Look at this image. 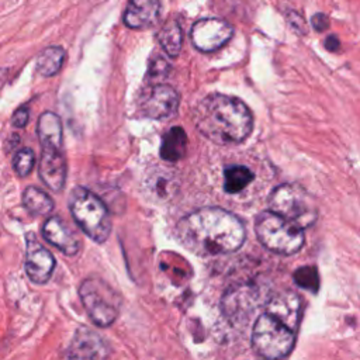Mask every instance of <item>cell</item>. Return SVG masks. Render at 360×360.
Returning <instances> with one entry per match:
<instances>
[{"label":"cell","instance_id":"obj_1","mask_svg":"<svg viewBox=\"0 0 360 360\" xmlns=\"http://www.w3.org/2000/svg\"><path fill=\"white\" fill-rule=\"evenodd\" d=\"M245 235L240 219L218 207L200 208L184 217L176 228L179 242L200 256L235 252L242 246Z\"/></svg>","mask_w":360,"mask_h":360},{"label":"cell","instance_id":"obj_2","mask_svg":"<svg viewBox=\"0 0 360 360\" xmlns=\"http://www.w3.org/2000/svg\"><path fill=\"white\" fill-rule=\"evenodd\" d=\"M194 124L205 138L228 145L239 143L249 136L253 117L242 100L212 93L204 97L194 110Z\"/></svg>","mask_w":360,"mask_h":360},{"label":"cell","instance_id":"obj_3","mask_svg":"<svg viewBox=\"0 0 360 360\" xmlns=\"http://www.w3.org/2000/svg\"><path fill=\"white\" fill-rule=\"evenodd\" d=\"M69 207L80 229L94 242L107 240L111 232V217L105 204L84 187H75L70 193Z\"/></svg>","mask_w":360,"mask_h":360},{"label":"cell","instance_id":"obj_4","mask_svg":"<svg viewBox=\"0 0 360 360\" xmlns=\"http://www.w3.org/2000/svg\"><path fill=\"white\" fill-rule=\"evenodd\" d=\"M255 229L260 243L280 255H292L304 243V229L273 211L262 212Z\"/></svg>","mask_w":360,"mask_h":360},{"label":"cell","instance_id":"obj_5","mask_svg":"<svg viewBox=\"0 0 360 360\" xmlns=\"http://www.w3.org/2000/svg\"><path fill=\"white\" fill-rule=\"evenodd\" d=\"M270 211L291 221L300 228L311 226L318 218L314 198L297 184H281L269 197Z\"/></svg>","mask_w":360,"mask_h":360},{"label":"cell","instance_id":"obj_6","mask_svg":"<svg viewBox=\"0 0 360 360\" xmlns=\"http://www.w3.org/2000/svg\"><path fill=\"white\" fill-rule=\"evenodd\" d=\"M295 343V330L264 312L253 326L252 346L257 354L266 359L285 357Z\"/></svg>","mask_w":360,"mask_h":360},{"label":"cell","instance_id":"obj_7","mask_svg":"<svg viewBox=\"0 0 360 360\" xmlns=\"http://www.w3.org/2000/svg\"><path fill=\"white\" fill-rule=\"evenodd\" d=\"M82 304L97 326H110L118 316L120 298L115 291L101 278L89 277L79 287Z\"/></svg>","mask_w":360,"mask_h":360},{"label":"cell","instance_id":"obj_8","mask_svg":"<svg viewBox=\"0 0 360 360\" xmlns=\"http://www.w3.org/2000/svg\"><path fill=\"white\" fill-rule=\"evenodd\" d=\"M233 28L221 18L198 20L190 32L193 45L201 52H214L222 48L232 37Z\"/></svg>","mask_w":360,"mask_h":360},{"label":"cell","instance_id":"obj_9","mask_svg":"<svg viewBox=\"0 0 360 360\" xmlns=\"http://www.w3.org/2000/svg\"><path fill=\"white\" fill-rule=\"evenodd\" d=\"M179 105V96L176 90L167 84H155L148 89L139 100L141 112L153 120H163L172 117Z\"/></svg>","mask_w":360,"mask_h":360},{"label":"cell","instance_id":"obj_10","mask_svg":"<svg viewBox=\"0 0 360 360\" xmlns=\"http://www.w3.org/2000/svg\"><path fill=\"white\" fill-rule=\"evenodd\" d=\"M55 270V259L52 253L44 248L35 235L28 233L25 248V271L35 284H45Z\"/></svg>","mask_w":360,"mask_h":360},{"label":"cell","instance_id":"obj_11","mask_svg":"<svg viewBox=\"0 0 360 360\" xmlns=\"http://www.w3.org/2000/svg\"><path fill=\"white\" fill-rule=\"evenodd\" d=\"M38 173L52 191H60L65 187L68 166L62 146H42Z\"/></svg>","mask_w":360,"mask_h":360},{"label":"cell","instance_id":"obj_12","mask_svg":"<svg viewBox=\"0 0 360 360\" xmlns=\"http://www.w3.org/2000/svg\"><path fill=\"white\" fill-rule=\"evenodd\" d=\"M108 354L104 340L87 328H79L68 347L66 356L70 359H103Z\"/></svg>","mask_w":360,"mask_h":360},{"label":"cell","instance_id":"obj_13","mask_svg":"<svg viewBox=\"0 0 360 360\" xmlns=\"http://www.w3.org/2000/svg\"><path fill=\"white\" fill-rule=\"evenodd\" d=\"M44 238L68 256H75L80 249L76 233L59 218L49 217L42 226Z\"/></svg>","mask_w":360,"mask_h":360},{"label":"cell","instance_id":"obj_14","mask_svg":"<svg viewBox=\"0 0 360 360\" xmlns=\"http://www.w3.org/2000/svg\"><path fill=\"white\" fill-rule=\"evenodd\" d=\"M266 312L295 330L301 315V300L291 291L280 292L267 302Z\"/></svg>","mask_w":360,"mask_h":360},{"label":"cell","instance_id":"obj_15","mask_svg":"<svg viewBox=\"0 0 360 360\" xmlns=\"http://www.w3.org/2000/svg\"><path fill=\"white\" fill-rule=\"evenodd\" d=\"M160 13L159 0H129L124 11V24L132 30H143L153 25Z\"/></svg>","mask_w":360,"mask_h":360},{"label":"cell","instance_id":"obj_16","mask_svg":"<svg viewBox=\"0 0 360 360\" xmlns=\"http://www.w3.org/2000/svg\"><path fill=\"white\" fill-rule=\"evenodd\" d=\"M38 138L41 146H62L63 131H62V121L59 115L52 111H45L38 118L37 125Z\"/></svg>","mask_w":360,"mask_h":360},{"label":"cell","instance_id":"obj_17","mask_svg":"<svg viewBox=\"0 0 360 360\" xmlns=\"http://www.w3.org/2000/svg\"><path fill=\"white\" fill-rule=\"evenodd\" d=\"M187 149V136L181 127L170 128L162 138L160 156L165 160L176 162L184 158Z\"/></svg>","mask_w":360,"mask_h":360},{"label":"cell","instance_id":"obj_18","mask_svg":"<svg viewBox=\"0 0 360 360\" xmlns=\"http://www.w3.org/2000/svg\"><path fill=\"white\" fill-rule=\"evenodd\" d=\"M66 58V52L59 45H52L45 48L37 58V72L44 77L55 76Z\"/></svg>","mask_w":360,"mask_h":360},{"label":"cell","instance_id":"obj_19","mask_svg":"<svg viewBox=\"0 0 360 360\" xmlns=\"http://www.w3.org/2000/svg\"><path fill=\"white\" fill-rule=\"evenodd\" d=\"M158 41L163 51L172 56L176 58L180 53L181 44H183V35H181V28L174 18H169L162 28L158 32Z\"/></svg>","mask_w":360,"mask_h":360},{"label":"cell","instance_id":"obj_20","mask_svg":"<svg viewBox=\"0 0 360 360\" xmlns=\"http://www.w3.org/2000/svg\"><path fill=\"white\" fill-rule=\"evenodd\" d=\"M24 207L35 215H48L53 210L52 198L38 187L30 186L22 191Z\"/></svg>","mask_w":360,"mask_h":360},{"label":"cell","instance_id":"obj_21","mask_svg":"<svg viewBox=\"0 0 360 360\" xmlns=\"http://www.w3.org/2000/svg\"><path fill=\"white\" fill-rule=\"evenodd\" d=\"M253 180V173L246 166L235 165L225 169L224 173V190L226 193L235 194L246 188Z\"/></svg>","mask_w":360,"mask_h":360},{"label":"cell","instance_id":"obj_22","mask_svg":"<svg viewBox=\"0 0 360 360\" xmlns=\"http://www.w3.org/2000/svg\"><path fill=\"white\" fill-rule=\"evenodd\" d=\"M295 283L312 292H316L319 288V274L314 266H304L295 270L294 273Z\"/></svg>","mask_w":360,"mask_h":360},{"label":"cell","instance_id":"obj_23","mask_svg":"<svg viewBox=\"0 0 360 360\" xmlns=\"http://www.w3.org/2000/svg\"><path fill=\"white\" fill-rule=\"evenodd\" d=\"M34 163H35V155L30 148H22L14 155V159H13L14 170L21 177H25L32 172Z\"/></svg>","mask_w":360,"mask_h":360},{"label":"cell","instance_id":"obj_24","mask_svg":"<svg viewBox=\"0 0 360 360\" xmlns=\"http://www.w3.org/2000/svg\"><path fill=\"white\" fill-rule=\"evenodd\" d=\"M169 63L163 59V58H155L150 65H149V70H148V76L152 77V80L155 79H162L167 75L169 72Z\"/></svg>","mask_w":360,"mask_h":360},{"label":"cell","instance_id":"obj_25","mask_svg":"<svg viewBox=\"0 0 360 360\" xmlns=\"http://www.w3.org/2000/svg\"><path fill=\"white\" fill-rule=\"evenodd\" d=\"M28 118H30V111H28V107L27 105H22L20 108H17L11 117V124L17 128H22L27 125L28 122Z\"/></svg>","mask_w":360,"mask_h":360},{"label":"cell","instance_id":"obj_26","mask_svg":"<svg viewBox=\"0 0 360 360\" xmlns=\"http://www.w3.org/2000/svg\"><path fill=\"white\" fill-rule=\"evenodd\" d=\"M311 24L316 31H325L329 27V18L322 13H316L311 18Z\"/></svg>","mask_w":360,"mask_h":360},{"label":"cell","instance_id":"obj_27","mask_svg":"<svg viewBox=\"0 0 360 360\" xmlns=\"http://www.w3.org/2000/svg\"><path fill=\"white\" fill-rule=\"evenodd\" d=\"M325 48H326L328 51H332V52L338 51V49L340 48V42H339L338 37H336V35H329V37L325 39Z\"/></svg>","mask_w":360,"mask_h":360}]
</instances>
